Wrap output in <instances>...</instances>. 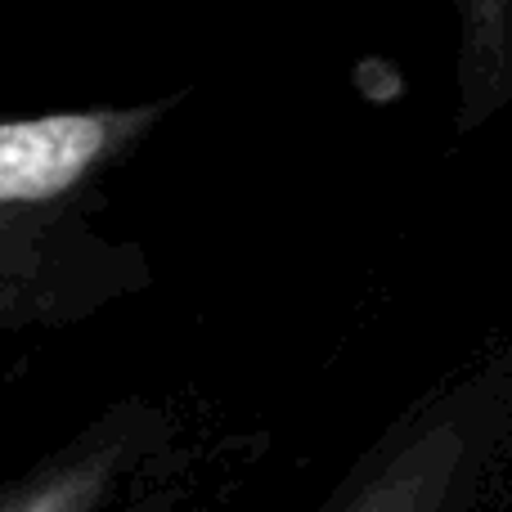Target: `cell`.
I'll return each mask as SVG.
<instances>
[{
	"instance_id": "2",
	"label": "cell",
	"mask_w": 512,
	"mask_h": 512,
	"mask_svg": "<svg viewBox=\"0 0 512 512\" xmlns=\"http://www.w3.org/2000/svg\"><path fill=\"white\" fill-rule=\"evenodd\" d=\"M167 99L135 108H81L0 122V207H50L86 189L153 131Z\"/></svg>"
},
{
	"instance_id": "3",
	"label": "cell",
	"mask_w": 512,
	"mask_h": 512,
	"mask_svg": "<svg viewBox=\"0 0 512 512\" xmlns=\"http://www.w3.org/2000/svg\"><path fill=\"white\" fill-rule=\"evenodd\" d=\"M459 5V104L463 122L512 104V0Z\"/></svg>"
},
{
	"instance_id": "1",
	"label": "cell",
	"mask_w": 512,
	"mask_h": 512,
	"mask_svg": "<svg viewBox=\"0 0 512 512\" xmlns=\"http://www.w3.org/2000/svg\"><path fill=\"white\" fill-rule=\"evenodd\" d=\"M508 423L512 373L504 369L427 418L342 512H459Z\"/></svg>"
},
{
	"instance_id": "4",
	"label": "cell",
	"mask_w": 512,
	"mask_h": 512,
	"mask_svg": "<svg viewBox=\"0 0 512 512\" xmlns=\"http://www.w3.org/2000/svg\"><path fill=\"white\" fill-rule=\"evenodd\" d=\"M95 486H99V481L90 477V472H86V477H63V481H54V486L36 490L32 499H23V504L9 508V512H86Z\"/></svg>"
}]
</instances>
